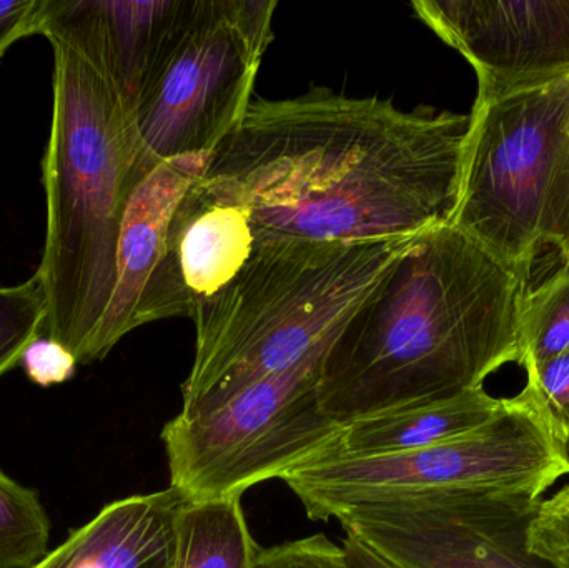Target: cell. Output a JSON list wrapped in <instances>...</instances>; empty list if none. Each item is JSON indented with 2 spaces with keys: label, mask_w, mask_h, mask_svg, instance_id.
I'll return each instance as SVG.
<instances>
[{
  "label": "cell",
  "mask_w": 569,
  "mask_h": 568,
  "mask_svg": "<svg viewBox=\"0 0 569 568\" xmlns=\"http://www.w3.org/2000/svg\"><path fill=\"white\" fill-rule=\"evenodd\" d=\"M50 520L33 490L0 470V568H33L49 554Z\"/></svg>",
  "instance_id": "cell-18"
},
{
  "label": "cell",
  "mask_w": 569,
  "mask_h": 568,
  "mask_svg": "<svg viewBox=\"0 0 569 568\" xmlns=\"http://www.w3.org/2000/svg\"><path fill=\"white\" fill-rule=\"evenodd\" d=\"M468 129L470 113L313 87L252 100L206 176L246 207L256 247L411 239L451 222Z\"/></svg>",
  "instance_id": "cell-1"
},
{
  "label": "cell",
  "mask_w": 569,
  "mask_h": 568,
  "mask_svg": "<svg viewBox=\"0 0 569 568\" xmlns=\"http://www.w3.org/2000/svg\"><path fill=\"white\" fill-rule=\"evenodd\" d=\"M40 33L53 50V113L42 166L46 246L37 269L49 312L40 337L62 343L87 366L116 289L136 140L93 0H50Z\"/></svg>",
  "instance_id": "cell-3"
},
{
  "label": "cell",
  "mask_w": 569,
  "mask_h": 568,
  "mask_svg": "<svg viewBox=\"0 0 569 568\" xmlns=\"http://www.w3.org/2000/svg\"><path fill=\"white\" fill-rule=\"evenodd\" d=\"M177 0H93L109 42L113 69L129 106Z\"/></svg>",
  "instance_id": "cell-16"
},
{
  "label": "cell",
  "mask_w": 569,
  "mask_h": 568,
  "mask_svg": "<svg viewBox=\"0 0 569 568\" xmlns=\"http://www.w3.org/2000/svg\"><path fill=\"white\" fill-rule=\"evenodd\" d=\"M411 7L473 67L477 100L569 76V0H418Z\"/></svg>",
  "instance_id": "cell-10"
},
{
  "label": "cell",
  "mask_w": 569,
  "mask_h": 568,
  "mask_svg": "<svg viewBox=\"0 0 569 568\" xmlns=\"http://www.w3.org/2000/svg\"><path fill=\"white\" fill-rule=\"evenodd\" d=\"M256 249L249 212L206 172L187 190L132 319V330L189 317L246 266Z\"/></svg>",
  "instance_id": "cell-11"
},
{
  "label": "cell",
  "mask_w": 569,
  "mask_h": 568,
  "mask_svg": "<svg viewBox=\"0 0 569 568\" xmlns=\"http://www.w3.org/2000/svg\"><path fill=\"white\" fill-rule=\"evenodd\" d=\"M569 350V262L527 293L520 320V362L525 372Z\"/></svg>",
  "instance_id": "cell-17"
},
{
  "label": "cell",
  "mask_w": 569,
  "mask_h": 568,
  "mask_svg": "<svg viewBox=\"0 0 569 568\" xmlns=\"http://www.w3.org/2000/svg\"><path fill=\"white\" fill-rule=\"evenodd\" d=\"M341 547H343L348 568H398L353 537H345Z\"/></svg>",
  "instance_id": "cell-25"
},
{
  "label": "cell",
  "mask_w": 569,
  "mask_h": 568,
  "mask_svg": "<svg viewBox=\"0 0 569 568\" xmlns=\"http://www.w3.org/2000/svg\"><path fill=\"white\" fill-rule=\"evenodd\" d=\"M47 296L39 273L13 287H0V377L20 363L30 343L42 336Z\"/></svg>",
  "instance_id": "cell-19"
},
{
  "label": "cell",
  "mask_w": 569,
  "mask_h": 568,
  "mask_svg": "<svg viewBox=\"0 0 569 568\" xmlns=\"http://www.w3.org/2000/svg\"><path fill=\"white\" fill-rule=\"evenodd\" d=\"M186 502L172 487L116 500L33 568H177Z\"/></svg>",
  "instance_id": "cell-13"
},
{
  "label": "cell",
  "mask_w": 569,
  "mask_h": 568,
  "mask_svg": "<svg viewBox=\"0 0 569 568\" xmlns=\"http://www.w3.org/2000/svg\"><path fill=\"white\" fill-rule=\"evenodd\" d=\"M277 0H177L130 103L132 187L167 160L212 153L252 102Z\"/></svg>",
  "instance_id": "cell-6"
},
{
  "label": "cell",
  "mask_w": 569,
  "mask_h": 568,
  "mask_svg": "<svg viewBox=\"0 0 569 568\" xmlns=\"http://www.w3.org/2000/svg\"><path fill=\"white\" fill-rule=\"evenodd\" d=\"M528 279L451 223L415 237L331 340L325 413L343 427L483 387L520 362Z\"/></svg>",
  "instance_id": "cell-2"
},
{
  "label": "cell",
  "mask_w": 569,
  "mask_h": 568,
  "mask_svg": "<svg viewBox=\"0 0 569 568\" xmlns=\"http://www.w3.org/2000/svg\"><path fill=\"white\" fill-rule=\"evenodd\" d=\"M507 406L508 397L498 399L478 387L448 399L355 420L341 429L330 459L393 456L451 442L490 426Z\"/></svg>",
  "instance_id": "cell-14"
},
{
  "label": "cell",
  "mask_w": 569,
  "mask_h": 568,
  "mask_svg": "<svg viewBox=\"0 0 569 568\" xmlns=\"http://www.w3.org/2000/svg\"><path fill=\"white\" fill-rule=\"evenodd\" d=\"M450 223L527 277L543 247L569 262V76L475 100Z\"/></svg>",
  "instance_id": "cell-5"
},
{
  "label": "cell",
  "mask_w": 569,
  "mask_h": 568,
  "mask_svg": "<svg viewBox=\"0 0 569 568\" xmlns=\"http://www.w3.org/2000/svg\"><path fill=\"white\" fill-rule=\"evenodd\" d=\"M50 0H9L0 2V60L23 37L42 32Z\"/></svg>",
  "instance_id": "cell-24"
},
{
  "label": "cell",
  "mask_w": 569,
  "mask_h": 568,
  "mask_svg": "<svg viewBox=\"0 0 569 568\" xmlns=\"http://www.w3.org/2000/svg\"><path fill=\"white\" fill-rule=\"evenodd\" d=\"M540 502L511 494H410L351 504L331 519L398 568H548L528 550Z\"/></svg>",
  "instance_id": "cell-9"
},
{
  "label": "cell",
  "mask_w": 569,
  "mask_h": 568,
  "mask_svg": "<svg viewBox=\"0 0 569 568\" xmlns=\"http://www.w3.org/2000/svg\"><path fill=\"white\" fill-rule=\"evenodd\" d=\"M413 239L256 247L242 270L193 313L196 359L179 416H209L303 359L350 317Z\"/></svg>",
  "instance_id": "cell-4"
},
{
  "label": "cell",
  "mask_w": 569,
  "mask_h": 568,
  "mask_svg": "<svg viewBox=\"0 0 569 568\" xmlns=\"http://www.w3.org/2000/svg\"><path fill=\"white\" fill-rule=\"evenodd\" d=\"M520 397L543 417L555 437L569 447V350L528 369Z\"/></svg>",
  "instance_id": "cell-20"
},
{
  "label": "cell",
  "mask_w": 569,
  "mask_h": 568,
  "mask_svg": "<svg viewBox=\"0 0 569 568\" xmlns=\"http://www.w3.org/2000/svg\"><path fill=\"white\" fill-rule=\"evenodd\" d=\"M177 568H253L257 547L242 497L186 502L177 522Z\"/></svg>",
  "instance_id": "cell-15"
},
{
  "label": "cell",
  "mask_w": 569,
  "mask_h": 568,
  "mask_svg": "<svg viewBox=\"0 0 569 568\" xmlns=\"http://www.w3.org/2000/svg\"><path fill=\"white\" fill-rule=\"evenodd\" d=\"M569 476V447L520 393L470 436L428 449L365 459L318 460L283 477L311 520L380 497L433 492L545 496Z\"/></svg>",
  "instance_id": "cell-8"
},
{
  "label": "cell",
  "mask_w": 569,
  "mask_h": 568,
  "mask_svg": "<svg viewBox=\"0 0 569 568\" xmlns=\"http://www.w3.org/2000/svg\"><path fill=\"white\" fill-rule=\"evenodd\" d=\"M528 550L548 568H569V484L541 500L528 529Z\"/></svg>",
  "instance_id": "cell-21"
},
{
  "label": "cell",
  "mask_w": 569,
  "mask_h": 568,
  "mask_svg": "<svg viewBox=\"0 0 569 568\" xmlns=\"http://www.w3.org/2000/svg\"><path fill=\"white\" fill-rule=\"evenodd\" d=\"M253 568H348L343 547L323 534L259 549Z\"/></svg>",
  "instance_id": "cell-22"
},
{
  "label": "cell",
  "mask_w": 569,
  "mask_h": 568,
  "mask_svg": "<svg viewBox=\"0 0 569 568\" xmlns=\"http://www.w3.org/2000/svg\"><path fill=\"white\" fill-rule=\"evenodd\" d=\"M340 327L222 409L197 419L173 417L162 430L170 487L187 502L243 497L259 484L330 459L343 427L325 413L318 387Z\"/></svg>",
  "instance_id": "cell-7"
},
{
  "label": "cell",
  "mask_w": 569,
  "mask_h": 568,
  "mask_svg": "<svg viewBox=\"0 0 569 568\" xmlns=\"http://www.w3.org/2000/svg\"><path fill=\"white\" fill-rule=\"evenodd\" d=\"M210 156L196 153L167 160L130 193L117 247L116 289L93 346V362L106 359L132 332L133 313L162 256L177 206L190 186L203 176Z\"/></svg>",
  "instance_id": "cell-12"
},
{
  "label": "cell",
  "mask_w": 569,
  "mask_h": 568,
  "mask_svg": "<svg viewBox=\"0 0 569 568\" xmlns=\"http://www.w3.org/2000/svg\"><path fill=\"white\" fill-rule=\"evenodd\" d=\"M23 370L40 387L67 382L76 373V357L69 349L49 337H39L22 356Z\"/></svg>",
  "instance_id": "cell-23"
}]
</instances>
